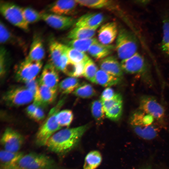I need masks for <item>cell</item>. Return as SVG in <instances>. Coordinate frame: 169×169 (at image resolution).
<instances>
[{
  "mask_svg": "<svg viewBox=\"0 0 169 169\" xmlns=\"http://www.w3.org/2000/svg\"><path fill=\"white\" fill-rule=\"evenodd\" d=\"M139 169H152L151 167L150 166H146L143 167Z\"/></svg>",
  "mask_w": 169,
  "mask_h": 169,
  "instance_id": "bcb514c9",
  "label": "cell"
},
{
  "mask_svg": "<svg viewBox=\"0 0 169 169\" xmlns=\"http://www.w3.org/2000/svg\"><path fill=\"white\" fill-rule=\"evenodd\" d=\"M102 157L101 153L96 150L89 152L85 158L83 169H96L101 164Z\"/></svg>",
  "mask_w": 169,
  "mask_h": 169,
  "instance_id": "484cf974",
  "label": "cell"
},
{
  "mask_svg": "<svg viewBox=\"0 0 169 169\" xmlns=\"http://www.w3.org/2000/svg\"><path fill=\"white\" fill-rule=\"evenodd\" d=\"M25 83V86L35 94L38 85V81L35 79L26 82Z\"/></svg>",
  "mask_w": 169,
  "mask_h": 169,
  "instance_id": "7bdbcfd3",
  "label": "cell"
},
{
  "mask_svg": "<svg viewBox=\"0 0 169 169\" xmlns=\"http://www.w3.org/2000/svg\"><path fill=\"white\" fill-rule=\"evenodd\" d=\"M139 45L138 39L133 32L125 28L119 30L115 48L120 59H126L137 53Z\"/></svg>",
  "mask_w": 169,
  "mask_h": 169,
  "instance_id": "277c9868",
  "label": "cell"
},
{
  "mask_svg": "<svg viewBox=\"0 0 169 169\" xmlns=\"http://www.w3.org/2000/svg\"><path fill=\"white\" fill-rule=\"evenodd\" d=\"M15 38L4 24L0 22V42L2 44L13 43Z\"/></svg>",
  "mask_w": 169,
  "mask_h": 169,
  "instance_id": "8d00e7d4",
  "label": "cell"
},
{
  "mask_svg": "<svg viewBox=\"0 0 169 169\" xmlns=\"http://www.w3.org/2000/svg\"><path fill=\"white\" fill-rule=\"evenodd\" d=\"M0 141L4 149L18 152L23 145L24 138L19 132L11 128H7L3 132Z\"/></svg>",
  "mask_w": 169,
  "mask_h": 169,
  "instance_id": "30bf717a",
  "label": "cell"
},
{
  "mask_svg": "<svg viewBox=\"0 0 169 169\" xmlns=\"http://www.w3.org/2000/svg\"><path fill=\"white\" fill-rule=\"evenodd\" d=\"M34 94L25 86H15L9 89L3 94L2 100L7 106L17 107L33 101Z\"/></svg>",
  "mask_w": 169,
  "mask_h": 169,
  "instance_id": "8992f818",
  "label": "cell"
},
{
  "mask_svg": "<svg viewBox=\"0 0 169 169\" xmlns=\"http://www.w3.org/2000/svg\"><path fill=\"white\" fill-rule=\"evenodd\" d=\"M96 29L75 27L68 33L67 37L70 40L91 38L94 36Z\"/></svg>",
  "mask_w": 169,
  "mask_h": 169,
  "instance_id": "cb8c5ba5",
  "label": "cell"
},
{
  "mask_svg": "<svg viewBox=\"0 0 169 169\" xmlns=\"http://www.w3.org/2000/svg\"><path fill=\"white\" fill-rule=\"evenodd\" d=\"M9 56L7 50L3 46L0 49V74L1 77H3L7 71Z\"/></svg>",
  "mask_w": 169,
  "mask_h": 169,
  "instance_id": "ab89813d",
  "label": "cell"
},
{
  "mask_svg": "<svg viewBox=\"0 0 169 169\" xmlns=\"http://www.w3.org/2000/svg\"><path fill=\"white\" fill-rule=\"evenodd\" d=\"M24 18L28 24L37 22L42 20L41 13L29 7L23 8Z\"/></svg>",
  "mask_w": 169,
  "mask_h": 169,
  "instance_id": "d590c367",
  "label": "cell"
},
{
  "mask_svg": "<svg viewBox=\"0 0 169 169\" xmlns=\"http://www.w3.org/2000/svg\"><path fill=\"white\" fill-rule=\"evenodd\" d=\"M139 109L152 116L159 124L165 123V110L162 105L153 96L144 95L139 100Z\"/></svg>",
  "mask_w": 169,
  "mask_h": 169,
  "instance_id": "9c48e42d",
  "label": "cell"
},
{
  "mask_svg": "<svg viewBox=\"0 0 169 169\" xmlns=\"http://www.w3.org/2000/svg\"><path fill=\"white\" fill-rule=\"evenodd\" d=\"M73 93L75 96L83 99L90 98L96 94V92L93 86L87 83L80 84Z\"/></svg>",
  "mask_w": 169,
  "mask_h": 169,
  "instance_id": "4dcf8cb0",
  "label": "cell"
},
{
  "mask_svg": "<svg viewBox=\"0 0 169 169\" xmlns=\"http://www.w3.org/2000/svg\"><path fill=\"white\" fill-rule=\"evenodd\" d=\"M115 48L114 45H104L98 42L92 45L88 51L92 57L101 60L111 54Z\"/></svg>",
  "mask_w": 169,
  "mask_h": 169,
  "instance_id": "44dd1931",
  "label": "cell"
},
{
  "mask_svg": "<svg viewBox=\"0 0 169 169\" xmlns=\"http://www.w3.org/2000/svg\"><path fill=\"white\" fill-rule=\"evenodd\" d=\"M132 128L137 136L146 140H151L156 137L160 130L158 125L155 123L146 127H135Z\"/></svg>",
  "mask_w": 169,
  "mask_h": 169,
  "instance_id": "d4e9b609",
  "label": "cell"
},
{
  "mask_svg": "<svg viewBox=\"0 0 169 169\" xmlns=\"http://www.w3.org/2000/svg\"><path fill=\"white\" fill-rule=\"evenodd\" d=\"M98 71L97 66L93 60L90 58L85 63L83 77L91 82L95 83V77Z\"/></svg>",
  "mask_w": 169,
  "mask_h": 169,
  "instance_id": "836d02e7",
  "label": "cell"
},
{
  "mask_svg": "<svg viewBox=\"0 0 169 169\" xmlns=\"http://www.w3.org/2000/svg\"><path fill=\"white\" fill-rule=\"evenodd\" d=\"M90 109L92 115L97 124L100 125L102 124L106 117V115L100 100L93 101L91 103Z\"/></svg>",
  "mask_w": 169,
  "mask_h": 169,
  "instance_id": "f1b7e54d",
  "label": "cell"
},
{
  "mask_svg": "<svg viewBox=\"0 0 169 169\" xmlns=\"http://www.w3.org/2000/svg\"><path fill=\"white\" fill-rule=\"evenodd\" d=\"M77 4L76 0L56 1L49 5L48 10L51 13L66 16L72 13Z\"/></svg>",
  "mask_w": 169,
  "mask_h": 169,
  "instance_id": "9a60e30c",
  "label": "cell"
},
{
  "mask_svg": "<svg viewBox=\"0 0 169 169\" xmlns=\"http://www.w3.org/2000/svg\"><path fill=\"white\" fill-rule=\"evenodd\" d=\"M86 62L74 64L69 61L63 72L70 77L79 78L83 77L84 67Z\"/></svg>",
  "mask_w": 169,
  "mask_h": 169,
  "instance_id": "1f68e13d",
  "label": "cell"
},
{
  "mask_svg": "<svg viewBox=\"0 0 169 169\" xmlns=\"http://www.w3.org/2000/svg\"><path fill=\"white\" fill-rule=\"evenodd\" d=\"M24 155L23 153L18 151L13 152L3 149L0 151V160L2 168L15 167Z\"/></svg>",
  "mask_w": 169,
  "mask_h": 169,
  "instance_id": "7402d4cb",
  "label": "cell"
},
{
  "mask_svg": "<svg viewBox=\"0 0 169 169\" xmlns=\"http://www.w3.org/2000/svg\"><path fill=\"white\" fill-rule=\"evenodd\" d=\"M118 31L115 22L106 23L101 27L98 32L99 42L104 45H110L117 38Z\"/></svg>",
  "mask_w": 169,
  "mask_h": 169,
  "instance_id": "5bb4252c",
  "label": "cell"
},
{
  "mask_svg": "<svg viewBox=\"0 0 169 169\" xmlns=\"http://www.w3.org/2000/svg\"><path fill=\"white\" fill-rule=\"evenodd\" d=\"M45 117L44 113L42 108L38 106L37 108L31 118L37 121L43 120Z\"/></svg>",
  "mask_w": 169,
  "mask_h": 169,
  "instance_id": "b9f144b4",
  "label": "cell"
},
{
  "mask_svg": "<svg viewBox=\"0 0 169 169\" xmlns=\"http://www.w3.org/2000/svg\"><path fill=\"white\" fill-rule=\"evenodd\" d=\"M80 84L79 81L78 79L70 77L64 79L59 83L58 88L62 94L67 95L73 93Z\"/></svg>",
  "mask_w": 169,
  "mask_h": 169,
  "instance_id": "4316f807",
  "label": "cell"
},
{
  "mask_svg": "<svg viewBox=\"0 0 169 169\" xmlns=\"http://www.w3.org/2000/svg\"><path fill=\"white\" fill-rule=\"evenodd\" d=\"M42 20L54 29L64 30L75 24L76 20L72 17L52 13H42Z\"/></svg>",
  "mask_w": 169,
  "mask_h": 169,
  "instance_id": "8fae6325",
  "label": "cell"
},
{
  "mask_svg": "<svg viewBox=\"0 0 169 169\" xmlns=\"http://www.w3.org/2000/svg\"><path fill=\"white\" fill-rule=\"evenodd\" d=\"M150 1L149 0H138L135 1V3L137 4L142 6H145L148 4Z\"/></svg>",
  "mask_w": 169,
  "mask_h": 169,
  "instance_id": "f6af8a7d",
  "label": "cell"
},
{
  "mask_svg": "<svg viewBox=\"0 0 169 169\" xmlns=\"http://www.w3.org/2000/svg\"><path fill=\"white\" fill-rule=\"evenodd\" d=\"M102 102L105 113L115 106L122 103V97L120 94L117 93H116L114 97L111 99Z\"/></svg>",
  "mask_w": 169,
  "mask_h": 169,
  "instance_id": "f35d334b",
  "label": "cell"
},
{
  "mask_svg": "<svg viewBox=\"0 0 169 169\" xmlns=\"http://www.w3.org/2000/svg\"><path fill=\"white\" fill-rule=\"evenodd\" d=\"M59 81L58 70L50 63L47 64L43 69L38 80L39 83L49 88L57 90Z\"/></svg>",
  "mask_w": 169,
  "mask_h": 169,
  "instance_id": "4fadbf2b",
  "label": "cell"
},
{
  "mask_svg": "<svg viewBox=\"0 0 169 169\" xmlns=\"http://www.w3.org/2000/svg\"><path fill=\"white\" fill-rule=\"evenodd\" d=\"M74 115L72 110L65 109L59 111L56 115L57 120L61 127H69L72 123Z\"/></svg>",
  "mask_w": 169,
  "mask_h": 169,
  "instance_id": "e575fe53",
  "label": "cell"
},
{
  "mask_svg": "<svg viewBox=\"0 0 169 169\" xmlns=\"http://www.w3.org/2000/svg\"><path fill=\"white\" fill-rule=\"evenodd\" d=\"M80 5L92 8H101L111 7L114 3L108 0H76Z\"/></svg>",
  "mask_w": 169,
  "mask_h": 169,
  "instance_id": "d6a6232c",
  "label": "cell"
},
{
  "mask_svg": "<svg viewBox=\"0 0 169 169\" xmlns=\"http://www.w3.org/2000/svg\"><path fill=\"white\" fill-rule=\"evenodd\" d=\"M65 97L60 100L50 110L44 122L39 128L36 135V143L39 146H46L50 138L62 127L56 119L57 113L64 105Z\"/></svg>",
  "mask_w": 169,
  "mask_h": 169,
  "instance_id": "7a4b0ae2",
  "label": "cell"
},
{
  "mask_svg": "<svg viewBox=\"0 0 169 169\" xmlns=\"http://www.w3.org/2000/svg\"><path fill=\"white\" fill-rule=\"evenodd\" d=\"M104 20V16L101 13H86L76 20L75 27L97 29Z\"/></svg>",
  "mask_w": 169,
  "mask_h": 169,
  "instance_id": "e0dca14e",
  "label": "cell"
},
{
  "mask_svg": "<svg viewBox=\"0 0 169 169\" xmlns=\"http://www.w3.org/2000/svg\"><path fill=\"white\" fill-rule=\"evenodd\" d=\"M45 54L43 41L40 36L36 35L33 38L28 55L26 59L31 60L42 61Z\"/></svg>",
  "mask_w": 169,
  "mask_h": 169,
  "instance_id": "ffe728a7",
  "label": "cell"
},
{
  "mask_svg": "<svg viewBox=\"0 0 169 169\" xmlns=\"http://www.w3.org/2000/svg\"><path fill=\"white\" fill-rule=\"evenodd\" d=\"M98 42L96 38H93L70 40L68 42V46L84 53L88 51L92 45Z\"/></svg>",
  "mask_w": 169,
  "mask_h": 169,
  "instance_id": "83f0119b",
  "label": "cell"
},
{
  "mask_svg": "<svg viewBox=\"0 0 169 169\" xmlns=\"http://www.w3.org/2000/svg\"><path fill=\"white\" fill-rule=\"evenodd\" d=\"M42 65V61L31 60L25 58L16 68V80L18 82L25 83L36 79Z\"/></svg>",
  "mask_w": 169,
  "mask_h": 169,
  "instance_id": "ba28073f",
  "label": "cell"
},
{
  "mask_svg": "<svg viewBox=\"0 0 169 169\" xmlns=\"http://www.w3.org/2000/svg\"><path fill=\"white\" fill-rule=\"evenodd\" d=\"M121 79V78L112 75L100 69L97 72L95 83L108 87L118 84Z\"/></svg>",
  "mask_w": 169,
  "mask_h": 169,
  "instance_id": "603a6c76",
  "label": "cell"
},
{
  "mask_svg": "<svg viewBox=\"0 0 169 169\" xmlns=\"http://www.w3.org/2000/svg\"><path fill=\"white\" fill-rule=\"evenodd\" d=\"M0 11L11 24L23 30H28L29 24L24 18L23 8L13 3L2 1L0 3Z\"/></svg>",
  "mask_w": 169,
  "mask_h": 169,
  "instance_id": "52a82bcc",
  "label": "cell"
},
{
  "mask_svg": "<svg viewBox=\"0 0 169 169\" xmlns=\"http://www.w3.org/2000/svg\"><path fill=\"white\" fill-rule=\"evenodd\" d=\"M99 65L101 69L115 76L122 78L123 71L116 58L109 56L100 61Z\"/></svg>",
  "mask_w": 169,
  "mask_h": 169,
  "instance_id": "2e32d148",
  "label": "cell"
},
{
  "mask_svg": "<svg viewBox=\"0 0 169 169\" xmlns=\"http://www.w3.org/2000/svg\"><path fill=\"white\" fill-rule=\"evenodd\" d=\"M115 94L112 88L110 87H107L102 92L100 100L102 102L109 100L113 97Z\"/></svg>",
  "mask_w": 169,
  "mask_h": 169,
  "instance_id": "60d3db41",
  "label": "cell"
},
{
  "mask_svg": "<svg viewBox=\"0 0 169 169\" xmlns=\"http://www.w3.org/2000/svg\"><path fill=\"white\" fill-rule=\"evenodd\" d=\"M2 169H20L16 167H14L11 168H2Z\"/></svg>",
  "mask_w": 169,
  "mask_h": 169,
  "instance_id": "7dc6e473",
  "label": "cell"
},
{
  "mask_svg": "<svg viewBox=\"0 0 169 169\" xmlns=\"http://www.w3.org/2000/svg\"><path fill=\"white\" fill-rule=\"evenodd\" d=\"M162 36L161 43L162 52L169 59V9H163L161 12Z\"/></svg>",
  "mask_w": 169,
  "mask_h": 169,
  "instance_id": "ac0fdd59",
  "label": "cell"
},
{
  "mask_svg": "<svg viewBox=\"0 0 169 169\" xmlns=\"http://www.w3.org/2000/svg\"><path fill=\"white\" fill-rule=\"evenodd\" d=\"M91 126L88 123L79 126L60 130L49 140L46 146L51 151L65 154L76 147L82 137Z\"/></svg>",
  "mask_w": 169,
  "mask_h": 169,
  "instance_id": "6da1fadb",
  "label": "cell"
},
{
  "mask_svg": "<svg viewBox=\"0 0 169 169\" xmlns=\"http://www.w3.org/2000/svg\"><path fill=\"white\" fill-rule=\"evenodd\" d=\"M57 90L49 88L39 83L34 94L33 103L40 107L51 104L56 98Z\"/></svg>",
  "mask_w": 169,
  "mask_h": 169,
  "instance_id": "7c38bea8",
  "label": "cell"
},
{
  "mask_svg": "<svg viewBox=\"0 0 169 169\" xmlns=\"http://www.w3.org/2000/svg\"><path fill=\"white\" fill-rule=\"evenodd\" d=\"M123 109V103L117 105L105 113L106 117L111 120L118 121L122 116Z\"/></svg>",
  "mask_w": 169,
  "mask_h": 169,
  "instance_id": "74e56055",
  "label": "cell"
},
{
  "mask_svg": "<svg viewBox=\"0 0 169 169\" xmlns=\"http://www.w3.org/2000/svg\"><path fill=\"white\" fill-rule=\"evenodd\" d=\"M38 107V105L33 103L28 105L26 109V112L28 115L32 118Z\"/></svg>",
  "mask_w": 169,
  "mask_h": 169,
  "instance_id": "ee69618b",
  "label": "cell"
},
{
  "mask_svg": "<svg viewBox=\"0 0 169 169\" xmlns=\"http://www.w3.org/2000/svg\"><path fill=\"white\" fill-rule=\"evenodd\" d=\"M20 169H58L55 161L44 154L31 152L24 155L15 166Z\"/></svg>",
  "mask_w": 169,
  "mask_h": 169,
  "instance_id": "5b68a950",
  "label": "cell"
},
{
  "mask_svg": "<svg viewBox=\"0 0 169 169\" xmlns=\"http://www.w3.org/2000/svg\"><path fill=\"white\" fill-rule=\"evenodd\" d=\"M120 64L123 71L138 76L148 84H152L150 65L140 53L137 52L131 57L122 60Z\"/></svg>",
  "mask_w": 169,
  "mask_h": 169,
  "instance_id": "3957f363",
  "label": "cell"
},
{
  "mask_svg": "<svg viewBox=\"0 0 169 169\" xmlns=\"http://www.w3.org/2000/svg\"><path fill=\"white\" fill-rule=\"evenodd\" d=\"M67 46L53 40L49 44V49L50 63L58 71L62 57L66 53Z\"/></svg>",
  "mask_w": 169,
  "mask_h": 169,
  "instance_id": "d6986e66",
  "label": "cell"
},
{
  "mask_svg": "<svg viewBox=\"0 0 169 169\" xmlns=\"http://www.w3.org/2000/svg\"><path fill=\"white\" fill-rule=\"evenodd\" d=\"M66 53L69 61L76 64L86 62L89 57L84 52L67 46Z\"/></svg>",
  "mask_w": 169,
  "mask_h": 169,
  "instance_id": "f546056e",
  "label": "cell"
}]
</instances>
